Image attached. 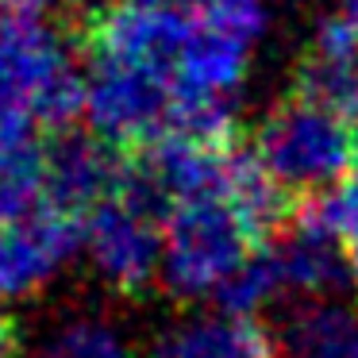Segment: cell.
<instances>
[{
	"mask_svg": "<svg viewBox=\"0 0 358 358\" xmlns=\"http://www.w3.org/2000/svg\"><path fill=\"white\" fill-rule=\"evenodd\" d=\"M270 243L227 193H196L162 220V285L178 301L216 296L220 285Z\"/></svg>",
	"mask_w": 358,
	"mask_h": 358,
	"instance_id": "obj_1",
	"label": "cell"
},
{
	"mask_svg": "<svg viewBox=\"0 0 358 358\" xmlns=\"http://www.w3.org/2000/svg\"><path fill=\"white\" fill-rule=\"evenodd\" d=\"M0 108L31 112L47 131L85 120V73L43 16L0 20Z\"/></svg>",
	"mask_w": 358,
	"mask_h": 358,
	"instance_id": "obj_2",
	"label": "cell"
},
{
	"mask_svg": "<svg viewBox=\"0 0 358 358\" xmlns=\"http://www.w3.org/2000/svg\"><path fill=\"white\" fill-rule=\"evenodd\" d=\"M255 155L289 193H316L350 173L355 131L350 120L293 93L258 124Z\"/></svg>",
	"mask_w": 358,
	"mask_h": 358,
	"instance_id": "obj_3",
	"label": "cell"
},
{
	"mask_svg": "<svg viewBox=\"0 0 358 358\" xmlns=\"http://www.w3.org/2000/svg\"><path fill=\"white\" fill-rule=\"evenodd\" d=\"M173 73L158 66H135L116 58H89L85 124L93 135L120 150H143L170 131Z\"/></svg>",
	"mask_w": 358,
	"mask_h": 358,
	"instance_id": "obj_4",
	"label": "cell"
},
{
	"mask_svg": "<svg viewBox=\"0 0 358 358\" xmlns=\"http://www.w3.org/2000/svg\"><path fill=\"white\" fill-rule=\"evenodd\" d=\"M162 220L166 212L127 189L104 196L85 212L81 247L93 270L120 293H143L162 278Z\"/></svg>",
	"mask_w": 358,
	"mask_h": 358,
	"instance_id": "obj_5",
	"label": "cell"
},
{
	"mask_svg": "<svg viewBox=\"0 0 358 358\" xmlns=\"http://www.w3.org/2000/svg\"><path fill=\"white\" fill-rule=\"evenodd\" d=\"M189 27H193V16L181 4L108 0L89 12L85 47L89 58H116V62L158 66L173 73Z\"/></svg>",
	"mask_w": 358,
	"mask_h": 358,
	"instance_id": "obj_6",
	"label": "cell"
},
{
	"mask_svg": "<svg viewBox=\"0 0 358 358\" xmlns=\"http://www.w3.org/2000/svg\"><path fill=\"white\" fill-rule=\"evenodd\" d=\"M81 227L85 216L50 201L20 220H0V301L39 293L81 247Z\"/></svg>",
	"mask_w": 358,
	"mask_h": 358,
	"instance_id": "obj_7",
	"label": "cell"
},
{
	"mask_svg": "<svg viewBox=\"0 0 358 358\" xmlns=\"http://www.w3.org/2000/svg\"><path fill=\"white\" fill-rule=\"evenodd\" d=\"M120 147L104 143L93 131H58L50 143V170H47V201L66 212L85 216L93 204L112 196L124 181L127 162L116 158Z\"/></svg>",
	"mask_w": 358,
	"mask_h": 358,
	"instance_id": "obj_8",
	"label": "cell"
},
{
	"mask_svg": "<svg viewBox=\"0 0 358 358\" xmlns=\"http://www.w3.org/2000/svg\"><path fill=\"white\" fill-rule=\"evenodd\" d=\"M296 93L324 108L358 120V24L339 12L324 20L296 70Z\"/></svg>",
	"mask_w": 358,
	"mask_h": 358,
	"instance_id": "obj_9",
	"label": "cell"
},
{
	"mask_svg": "<svg viewBox=\"0 0 358 358\" xmlns=\"http://www.w3.org/2000/svg\"><path fill=\"white\" fill-rule=\"evenodd\" d=\"M50 143L31 112L0 108V220H20L47 204Z\"/></svg>",
	"mask_w": 358,
	"mask_h": 358,
	"instance_id": "obj_10",
	"label": "cell"
},
{
	"mask_svg": "<svg viewBox=\"0 0 358 358\" xmlns=\"http://www.w3.org/2000/svg\"><path fill=\"white\" fill-rule=\"evenodd\" d=\"M278 350L281 343H273L258 316L220 308L216 316H193L170 327L150 358H278Z\"/></svg>",
	"mask_w": 358,
	"mask_h": 358,
	"instance_id": "obj_11",
	"label": "cell"
},
{
	"mask_svg": "<svg viewBox=\"0 0 358 358\" xmlns=\"http://www.w3.org/2000/svg\"><path fill=\"white\" fill-rule=\"evenodd\" d=\"M289 358H358V308L335 296H304L281 327Z\"/></svg>",
	"mask_w": 358,
	"mask_h": 358,
	"instance_id": "obj_12",
	"label": "cell"
},
{
	"mask_svg": "<svg viewBox=\"0 0 358 358\" xmlns=\"http://www.w3.org/2000/svg\"><path fill=\"white\" fill-rule=\"evenodd\" d=\"M273 247H278L289 293H296L301 301L304 296H335L343 281H350L347 250L339 239H327L320 231L293 224V235L273 239Z\"/></svg>",
	"mask_w": 358,
	"mask_h": 358,
	"instance_id": "obj_13",
	"label": "cell"
},
{
	"mask_svg": "<svg viewBox=\"0 0 358 358\" xmlns=\"http://www.w3.org/2000/svg\"><path fill=\"white\" fill-rule=\"evenodd\" d=\"M281 296H289V285H285V270H281L278 247H273V239H270L220 285V293L212 296V301L224 312L258 316V312H266L270 304H278Z\"/></svg>",
	"mask_w": 358,
	"mask_h": 358,
	"instance_id": "obj_14",
	"label": "cell"
},
{
	"mask_svg": "<svg viewBox=\"0 0 358 358\" xmlns=\"http://www.w3.org/2000/svg\"><path fill=\"white\" fill-rule=\"evenodd\" d=\"M293 224L347 243L358 231V178L355 181L343 178L335 185L316 189V193H304L301 204L293 208Z\"/></svg>",
	"mask_w": 358,
	"mask_h": 358,
	"instance_id": "obj_15",
	"label": "cell"
},
{
	"mask_svg": "<svg viewBox=\"0 0 358 358\" xmlns=\"http://www.w3.org/2000/svg\"><path fill=\"white\" fill-rule=\"evenodd\" d=\"M43 358H131L116 327L101 320H70L47 343Z\"/></svg>",
	"mask_w": 358,
	"mask_h": 358,
	"instance_id": "obj_16",
	"label": "cell"
},
{
	"mask_svg": "<svg viewBox=\"0 0 358 358\" xmlns=\"http://www.w3.org/2000/svg\"><path fill=\"white\" fill-rule=\"evenodd\" d=\"M8 16H43L55 0H0Z\"/></svg>",
	"mask_w": 358,
	"mask_h": 358,
	"instance_id": "obj_17",
	"label": "cell"
},
{
	"mask_svg": "<svg viewBox=\"0 0 358 358\" xmlns=\"http://www.w3.org/2000/svg\"><path fill=\"white\" fill-rule=\"evenodd\" d=\"M16 343H20L16 324H12L4 312H0V358H12V355H16Z\"/></svg>",
	"mask_w": 358,
	"mask_h": 358,
	"instance_id": "obj_18",
	"label": "cell"
},
{
	"mask_svg": "<svg viewBox=\"0 0 358 358\" xmlns=\"http://www.w3.org/2000/svg\"><path fill=\"white\" fill-rule=\"evenodd\" d=\"M343 250H347V270H350V285L358 289V231L350 235L347 243H343Z\"/></svg>",
	"mask_w": 358,
	"mask_h": 358,
	"instance_id": "obj_19",
	"label": "cell"
},
{
	"mask_svg": "<svg viewBox=\"0 0 358 358\" xmlns=\"http://www.w3.org/2000/svg\"><path fill=\"white\" fill-rule=\"evenodd\" d=\"M343 12H347V16L358 24V0H343Z\"/></svg>",
	"mask_w": 358,
	"mask_h": 358,
	"instance_id": "obj_20",
	"label": "cell"
},
{
	"mask_svg": "<svg viewBox=\"0 0 358 358\" xmlns=\"http://www.w3.org/2000/svg\"><path fill=\"white\" fill-rule=\"evenodd\" d=\"M350 173L358 178V127H355V158H350Z\"/></svg>",
	"mask_w": 358,
	"mask_h": 358,
	"instance_id": "obj_21",
	"label": "cell"
},
{
	"mask_svg": "<svg viewBox=\"0 0 358 358\" xmlns=\"http://www.w3.org/2000/svg\"><path fill=\"white\" fill-rule=\"evenodd\" d=\"M143 4H181V0H143Z\"/></svg>",
	"mask_w": 358,
	"mask_h": 358,
	"instance_id": "obj_22",
	"label": "cell"
},
{
	"mask_svg": "<svg viewBox=\"0 0 358 358\" xmlns=\"http://www.w3.org/2000/svg\"><path fill=\"white\" fill-rule=\"evenodd\" d=\"M193 4H201V0H181V8H193Z\"/></svg>",
	"mask_w": 358,
	"mask_h": 358,
	"instance_id": "obj_23",
	"label": "cell"
},
{
	"mask_svg": "<svg viewBox=\"0 0 358 358\" xmlns=\"http://www.w3.org/2000/svg\"><path fill=\"white\" fill-rule=\"evenodd\" d=\"M4 16H8V12H4V4H0V20H4Z\"/></svg>",
	"mask_w": 358,
	"mask_h": 358,
	"instance_id": "obj_24",
	"label": "cell"
}]
</instances>
